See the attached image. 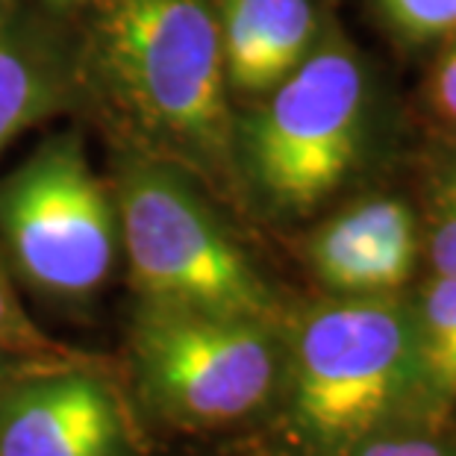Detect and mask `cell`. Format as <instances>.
Instances as JSON below:
<instances>
[{
	"instance_id": "obj_9",
	"label": "cell",
	"mask_w": 456,
	"mask_h": 456,
	"mask_svg": "<svg viewBox=\"0 0 456 456\" xmlns=\"http://www.w3.org/2000/svg\"><path fill=\"white\" fill-rule=\"evenodd\" d=\"M227 86L262 98L313 53V0H216Z\"/></svg>"
},
{
	"instance_id": "obj_14",
	"label": "cell",
	"mask_w": 456,
	"mask_h": 456,
	"mask_svg": "<svg viewBox=\"0 0 456 456\" xmlns=\"http://www.w3.org/2000/svg\"><path fill=\"white\" fill-rule=\"evenodd\" d=\"M389 27L410 45L456 33V0H380Z\"/></svg>"
},
{
	"instance_id": "obj_13",
	"label": "cell",
	"mask_w": 456,
	"mask_h": 456,
	"mask_svg": "<svg viewBox=\"0 0 456 456\" xmlns=\"http://www.w3.org/2000/svg\"><path fill=\"white\" fill-rule=\"evenodd\" d=\"M0 347L21 359H30V362H74V359H83V356H77L71 347L53 342V338L24 313L4 274V268H0Z\"/></svg>"
},
{
	"instance_id": "obj_17",
	"label": "cell",
	"mask_w": 456,
	"mask_h": 456,
	"mask_svg": "<svg viewBox=\"0 0 456 456\" xmlns=\"http://www.w3.org/2000/svg\"><path fill=\"white\" fill-rule=\"evenodd\" d=\"M38 365H53V362H30V359H21V356H15L0 347V392H4L9 383H15L21 374L33 371Z\"/></svg>"
},
{
	"instance_id": "obj_3",
	"label": "cell",
	"mask_w": 456,
	"mask_h": 456,
	"mask_svg": "<svg viewBox=\"0 0 456 456\" xmlns=\"http://www.w3.org/2000/svg\"><path fill=\"white\" fill-rule=\"evenodd\" d=\"M115 209L139 300L280 322L274 289L174 165L124 162Z\"/></svg>"
},
{
	"instance_id": "obj_12",
	"label": "cell",
	"mask_w": 456,
	"mask_h": 456,
	"mask_svg": "<svg viewBox=\"0 0 456 456\" xmlns=\"http://www.w3.org/2000/svg\"><path fill=\"white\" fill-rule=\"evenodd\" d=\"M345 456H456V415L403 419L354 444Z\"/></svg>"
},
{
	"instance_id": "obj_8",
	"label": "cell",
	"mask_w": 456,
	"mask_h": 456,
	"mask_svg": "<svg viewBox=\"0 0 456 456\" xmlns=\"http://www.w3.org/2000/svg\"><path fill=\"white\" fill-rule=\"evenodd\" d=\"M419 221L406 200L377 195L338 212L313 232L306 259L330 295H395L419 262Z\"/></svg>"
},
{
	"instance_id": "obj_11",
	"label": "cell",
	"mask_w": 456,
	"mask_h": 456,
	"mask_svg": "<svg viewBox=\"0 0 456 456\" xmlns=\"http://www.w3.org/2000/svg\"><path fill=\"white\" fill-rule=\"evenodd\" d=\"M60 74L42 47L0 33V151L51 112L60 101Z\"/></svg>"
},
{
	"instance_id": "obj_5",
	"label": "cell",
	"mask_w": 456,
	"mask_h": 456,
	"mask_svg": "<svg viewBox=\"0 0 456 456\" xmlns=\"http://www.w3.org/2000/svg\"><path fill=\"white\" fill-rule=\"evenodd\" d=\"M365 121V68L345 42L327 38L241 124V162L271 209L309 216L356 168Z\"/></svg>"
},
{
	"instance_id": "obj_10",
	"label": "cell",
	"mask_w": 456,
	"mask_h": 456,
	"mask_svg": "<svg viewBox=\"0 0 456 456\" xmlns=\"http://www.w3.org/2000/svg\"><path fill=\"white\" fill-rule=\"evenodd\" d=\"M424 419L456 415V274H430L412 300Z\"/></svg>"
},
{
	"instance_id": "obj_7",
	"label": "cell",
	"mask_w": 456,
	"mask_h": 456,
	"mask_svg": "<svg viewBox=\"0 0 456 456\" xmlns=\"http://www.w3.org/2000/svg\"><path fill=\"white\" fill-rule=\"evenodd\" d=\"M0 456H139L115 386L86 359L38 365L0 392Z\"/></svg>"
},
{
	"instance_id": "obj_6",
	"label": "cell",
	"mask_w": 456,
	"mask_h": 456,
	"mask_svg": "<svg viewBox=\"0 0 456 456\" xmlns=\"http://www.w3.org/2000/svg\"><path fill=\"white\" fill-rule=\"evenodd\" d=\"M0 232L36 292L86 300L103 289L121 248L118 209L74 133L42 142L4 177Z\"/></svg>"
},
{
	"instance_id": "obj_2",
	"label": "cell",
	"mask_w": 456,
	"mask_h": 456,
	"mask_svg": "<svg viewBox=\"0 0 456 456\" xmlns=\"http://www.w3.org/2000/svg\"><path fill=\"white\" fill-rule=\"evenodd\" d=\"M92 47L135 127L195 171L227 177L236 139L212 0H101Z\"/></svg>"
},
{
	"instance_id": "obj_1",
	"label": "cell",
	"mask_w": 456,
	"mask_h": 456,
	"mask_svg": "<svg viewBox=\"0 0 456 456\" xmlns=\"http://www.w3.org/2000/svg\"><path fill=\"white\" fill-rule=\"evenodd\" d=\"M277 403L289 456H345L383 427L421 415L412 300L333 295L300 313L286 333Z\"/></svg>"
},
{
	"instance_id": "obj_4",
	"label": "cell",
	"mask_w": 456,
	"mask_h": 456,
	"mask_svg": "<svg viewBox=\"0 0 456 456\" xmlns=\"http://www.w3.org/2000/svg\"><path fill=\"white\" fill-rule=\"evenodd\" d=\"M135 386L177 430H221L277 403L286 374L280 322L139 300L130 327Z\"/></svg>"
},
{
	"instance_id": "obj_18",
	"label": "cell",
	"mask_w": 456,
	"mask_h": 456,
	"mask_svg": "<svg viewBox=\"0 0 456 456\" xmlns=\"http://www.w3.org/2000/svg\"><path fill=\"white\" fill-rule=\"evenodd\" d=\"M47 4H60L62 6V4H74V0H47Z\"/></svg>"
},
{
	"instance_id": "obj_16",
	"label": "cell",
	"mask_w": 456,
	"mask_h": 456,
	"mask_svg": "<svg viewBox=\"0 0 456 456\" xmlns=\"http://www.w3.org/2000/svg\"><path fill=\"white\" fill-rule=\"evenodd\" d=\"M427 98H430L436 118L456 133V33L444 38V47L430 74Z\"/></svg>"
},
{
	"instance_id": "obj_15",
	"label": "cell",
	"mask_w": 456,
	"mask_h": 456,
	"mask_svg": "<svg viewBox=\"0 0 456 456\" xmlns=\"http://www.w3.org/2000/svg\"><path fill=\"white\" fill-rule=\"evenodd\" d=\"M427 256L433 274H456V159L436 180Z\"/></svg>"
}]
</instances>
